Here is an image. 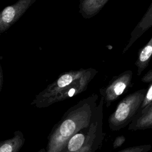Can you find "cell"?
Masks as SVG:
<instances>
[{"label": "cell", "mask_w": 152, "mask_h": 152, "mask_svg": "<svg viewBox=\"0 0 152 152\" xmlns=\"http://www.w3.org/2000/svg\"><path fill=\"white\" fill-rule=\"evenodd\" d=\"M99 96L92 94L69 107L52 127L48 137L46 151L62 152L68 140L90 124Z\"/></svg>", "instance_id": "6da1fadb"}, {"label": "cell", "mask_w": 152, "mask_h": 152, "mask_svg": "<svg viewBox=\"0 0 152 152\" xmlns=\"http://www.w3.org/2000/svg\"><path fill=\"white\" fill-rule=\"evenodd\" d=\"M97 72L93 68L64 72L37 94L31 104L38 108H45L77 96L86 91Z\"/></svg>", "instance_id": "7a4b0ae2"}, {"label": "cell", "mask_w": 152, "mask_h": 152, "mask_svg": "<svg viewBox=\"0 0 152 152\" xmlns=\"http://www.w3.org/2000/svg\"><path fill=\"white\" fill-rule=\"evenodd\" d=\"M141 81L143 83H151L152 82V69L148 71L144 76L141 78Z\"/></svg>", "instance_id": "9a60e30c"}, {"label": "cell", "mask_w": 152, "mask_h": 152, "mask_svg": "<svg viewBox=\"0 0 152 152\" xmlns=\"http://www.w3.org/2000/svg\"><path fill=\"white\" fill-rule=\"evenodd\" d=\"M36 0H18L5 7L0 14V33L8 30L15 24Z\"/></svg>", "instance_id": "8992f818"}, {"label": "cell", "mask_w": 152, "mask_h": 152, "mask_svg": "<svg viewBox=\"0 0 152 152\" xmlns=\"http://www.w3.org/2000/svg\"><path fill=\"white\" fill-rule=\"evenodd\" d=\"M152 128V117L148 119L132 121L128 125V129L132 131L142 130Z\"/></svg>", "instance_id": "30bf717a"}, {"label": "cell", "mask_w": 152, "mask_h": 152, "mask_svg": "<svg viewBox=\"0 0 152 152\" xmlns=\"http://www.w3.org/2000/svg\"><path fill=\"white\" fill-rule=\"evenodd\" d=\"M152 102V82L150 83V84L148 85L145 95L144 97V100L142 101L141 109H142L147 106L148 104H150Z\"/></svg>", "instance_id": "4fadbf2b"}, {"label": "cell", "mask_w": 152, "mask_h": 152, "mask_svg": "<svg viewBox=\"0 0 152 152\" xmlns=\"http://www.w3.org/2000/svg\"><path fill=\"white\" fill-rule=\"evenodd\" d=\"M0 91L2 89V85H3V82H4V77H3V72H2V67L1 65H0Z\"/></svg>", "instance_id": "2e32d148"}, {"label": "cell", "mask_w": 152, "mask_h": 152, "mask_svg": "<svg viewBox=\"0 0 152 152\" xmlns=\"http://www.w3.org/2000/svg\"><path fill=\"white\" fill-rule=\"evenodd\" d=\"M104 104V98L100 96L88 126L75 134L62 152H94L100 148L105 135L103 132Z\"/></svg>", "instance_id": "3957f363"}, {"label": "cell", "mask_w": 152, "mask_h": 152, "mask_svg": "<svg viewBox=\"0 0 152 152\" xmlns=\"http://www.w3.org/2000/svg\"><path fill=\"white\" fill-rule=\"evenodd\" d=\"M133 73L131 70H126L118 75L113 77L109 83L100 88L99 93L103 96L104 104L109 107L112 102L127 91L131 86Z\"/></svg>", "instance_id": "5b68a950"}, {"label": "cell", "mask_w": 152, "mask_h": 152, "mask_svg": "<svg viewBox=\"0 0 152 152\" xmlns=\"http://www.w3.org/2000/svg\"><path fill=\"white\" fill-rule=\"evenodd\" d=\"M152 117V102L145 107L140 110L132 121H140Z\"/></svg>", "instance_id": "8fae6325"}, {"label": "cell", "mask_w": 152, "mask_h": 152, "mask_svg": "<svg viewBox=\"0 0 152 152\" xmlns=\"http://www.w3.org/2000/svg\"><path fill=\"white\" fill-rule=\"evenodd\" d=\"M25 138L20 131H15L14 136L0 142L1 152H18L24 144Z\"/></svg>", "instance_id": "9c48e42d"}, {"label": "cell", "mask_w": 152, "mask_h": 152, "mask_svg": "<svg viewBox=\"0 0 152 152\" xmlns=\"http://www.w3.org/2000/svg\"><path fill=\"white\" fill-rule=\"evenodd\" d=\"M146 90H138L125 97L117 104L108 118L109 128L119 131L132 121L140 111Z\"/></svg>", "instance_id": "277c9868"}, {"label": "cell", "mask_w": 152, "mask_h": 152, "mask_svg": "<svg viewBox=\"0 0 152 152\" xmlns=\"http://www.w3.org/2000/svg\"><path fill=\"white\" fill-rule=\"evenodd\" d=\"M109 0H79V12L85 19L96 15Z\"/></svg>", "instance_id": "52a82bcc"}, {"label": "cell", "mask_w": 152, "mask_h": 152, "mask_svg": "<svg viewBox=\"0 0 152 152\" xmlns=\"http://www.w3.org/2000/svg\"><path fill=\"white\" fill-rule=\"evenodd\" d=\"M126 138L124 135H119L114 140L113 142V148L114 149L117 148L121 147L125 141Z\"/></svg>", "instance_id": "5bb4252c"}, {"label": "cell", "mask_w": 152, "mask_h": 152, "mask_svg": "<svg viewBox=\"0 0 152 152\" xmlns=\"http://www.w3.org/2000/svg\"><path fill=\"white\" fill-rule=\"evenodd\" d=\"M152 58V36L150 40L141 48L138 53V57L135 62L137 67V75L140 76L142 72L148 66Z\"/></svg>", "instance_id": "ba28073f"}, {"label": "cell", "mask_w": 152, "mask_h": 152, "mask_svg": "<svg viewBox=\"0 0 152 152\" xmlns=\"http://www.w3.org/2000/svg\"><path fill=\"white\" fill-rule=\"evenodd\" d=\"M151 148V145L150 144L141 145L134 147H129L124 148L119 151V152H147Z\"/></svg>", "instance_id": "7c38bea8"}]
</instances>
